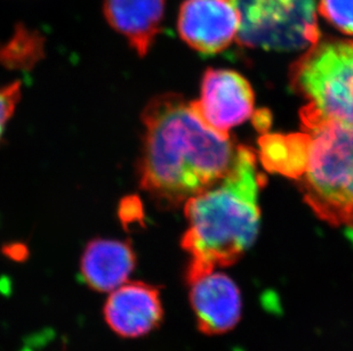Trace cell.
<instances>
[{
	"label": "cell",
	"mask_w": 353,
	"mask_h": 351,
	"mask_svg": "<svg viewBox=\"0 0 353 351\" xmlns=\"http://www.w3.org/2000/svg\"><path fill=\"white\" fill-rule=\"evenodd\" d=\"M140 185L163 208H176L223 178L236 147L177 94L152 98L142 113Z\"/></svg>",
	"instance_id": "obj_1"
},
{
	"label": "cell",
	"mask_w": 353,
	"mask_h": 351,
	"mask_svg": "<svg viewBox=\"0 0 353 351\" xmlns=\"http://www.w3.org/2000/svg\"><path fill=\"white\" fill-rule=\"evenodd\" d=\"M263 184L252 149L236 147L223 178L185 202L188 229L181 246L190 255L187 281L234 265L253 246L260 227Z\"/></svg>",
	"instance_id": "obj_2"
},
{
	"label": "cell",
	"mask_w": 353,
	"mask_h": 351,
	"mask_svg": "<svg viewBox=\"0 0 353 351\" xmlns=\"http://www.w3.org/2000/svg\"><path fill=\"white\" fill-rule=\"evenodd\" d=\"M300 116L311 138L300 178L304 200L323 222L353 227V126L326 119L307 105Z\"/></svg>",
	"instance_id": "obj_3"
},
{
	"label": "cell",
	"mask_w": 353,
	"mask_h": 351,
	"mask_svg": "<svg viewBox=\"0 0 353 351\" xmlns=\"http://www.w3.org/2000/svg\"><path fill=\"white\" fill-rule=\"evenodd\" d=\"M290 85L320 116L353 126V40L320 38L290 67Z\"/></svg>",
	"instance_id": "obj_4"
},
{
	"label": "cell",
	"mask_w": 353,
	"mask_h": 351,
	"mask_svg": "<svg viewBox=\"0 0 353 351\" xmlns=\"http://www.w3.org/2000/svg\"><path fill=\"white\" fill-rule=\"evenodd\" d=\"M239 14L240 46L276 52L309 50L321 38L314 0H231Z\"/></svg>",
	"instance_id": "obj_5"
},
{
	"label": "cell",
	"mask_w": 353,
	"mask_h": 351,
	"mask_svg": "<svg viewBox=\"0 0 353 351\" xmlns=\"http://www.w3.org/2000/svg\"><path fill=\"white\" fill-rule=\"evenodd\" d=\"M192 104L212 128L228 135L231 128L253 116L254 92L240 73L208 69L201 81L200 98Z\"/></svg>",
	"instance_id": "obj_6"
},
{
	"label": "cell",
	"mask_w": 353,
	"mask_h": 351,
	"mask_svg": "<svg viewBox=\"0 0 353 351\" xmlns=\"http://www.w3.org/2000/svg\"><path fill=\"white\" fill-rule=\"evenodd\" d=\"M184 43L213 55L230 46L239 30V14L231 0H184L177 17Z\"/></svg>",
	"instance_id": "obj_7"
},
{
	"label": "cell",
	"mask_w": 353,
	"mask_h": 351,
	"mask_svg": "<svg viewBox=\"0 0 353 351\" xmlns=\"http://www.w3.org/2000/svg\"><path fill=\"white\" fill-rule=\"evenodd\" d=\"M103 317L120 338H143L157 330L163 319L159 290L144 281H127L110 292Z\"/></svg>",
	"instance_id": "obj_8"
},
{
	"label": "cell",
	"mask_w": 353,
	"mask_h": 351,
	"mask_svg": "<svg viewBox=\"0 0 353 351\" xmlns=\"http://www.w3.org/2000/svg\"><path fill=\"white\" fill-rule=\"evenodd\" d=\"M188 284L199 331L220 335L236 328L241 318L243 300L239 288L229 276L214 270Z\"/></svg>",
	"instance_id": "obj_9"
},
{
	"label": "cell",
	"mask_w": 353,
	"mask_h": 351,
	"mask_svg": "<svg viewBox=\"0 0 353 351\" xmlns=\"http://www.w3.org/2000/svg\"><path fill=\"white\" fill-rule=\"evenodd\" d=\"M137 267V255L128 241L97 239L85 248L80 275L93 291L112 292L128 281Z\"/></svg>",
	"instance_id": "obj_10"
},
{
	"label": "cell",
	"mask_w": 353,
	"mask_h": 351,
	"mask_svg": "<svg viewBox=\"0 0 353 351\" xmlns=\"http://www.w3.org/2000/svg\"><path fill=\"white\" fill-rule=\"evenodd\" d=\"M103 13L110 27L143 57L161 31L165 0H103Z\"/></svg>",
	"instance_id": "obj_11"
},
{
	"label": "cell",
	"mask_w": 353,
	"mask_h": 351,
	"mask_svg": "<svg viewBox=\"0 0 353 351\" xmlns=\"http://www.w3.org/2000/svg\"><path fill=\"white\" fill-rule=\"evenodd\" d=\"M310 135L305 133L268 134L261 137V161L271 173L300 179L307 169Z\"/></svg>",
	"instance_id": "obj_12"
},
{
	"label": "cell",
	"mask_w": 353,
	"mask_h": 351,
	"mask_svg": "<svg viewBox=\"0 0 353 351\" xmlns=\"http://www.w3.org/2000/svg\"><path fill=\"white\" fill-rule=\"evenodd\" d=\"M46 39L39 31L23 23L0 45V65L8 70L30 71L45 56Z\"/></svg>",
	"instance_id": "obj_13"
},
{
	"label": "cell",
	"mask_w": 353,
	"mask_h": 351,
	"mask_svg": "<svg viewBox=\"0 0 353 351\" xmlns=\"http://www.w3.org/2000/svg\"><path fill=\"white\" fill-rule=\"evenodd\" d=\"M319 12L337 30L353 36V0H320Z\"/></svg>",
	"instance_id": "obj_14"
},
{
	"label": "cell",
	"mask_w": 353,
	"mask_h": 351,
	"mask_svg": "<svg viewBox=\"0 0 353 351\" xmlns=\"http://www.w3.org/2000/svg\"><path fill=\"white\" fill-rule=\"evenodd\" d=\"M21 95L22 85L20 81H14L6 86L0 87V140L3 138L7 123L10 121L20 102Z\"/></svg>",
	"instance_id": "obj_15"
},
{
	"label": "cell",
	"mask_w": 353,
	"mask_h": 351,
	"mask_svg": "<svg viewBox=\"0 0 353 351\" xmlns=\"http://www.w3.org/2000/svg\"><path fill=\"white\" fill-rule=\"evenodd\" d=\"M137 206H140V204L135 199H126L125 202L121 203L119 215L123 222H130V220L137 219V213H141L140 211H137Z\"/></svg>",
	"instance_id": "obj_16"
}]
</instances>
